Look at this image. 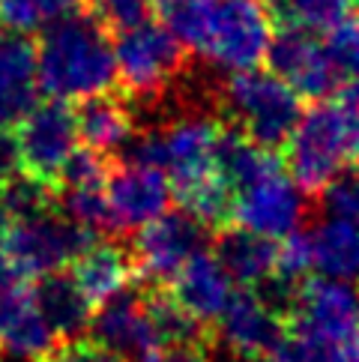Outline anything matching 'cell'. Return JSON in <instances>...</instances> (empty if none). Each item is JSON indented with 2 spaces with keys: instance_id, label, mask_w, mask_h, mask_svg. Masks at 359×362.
Segmentation results:
<instances>
[{
  "instance_id": "cell-27",
  "label": "cell",
  "mask_w": 359,
  "mask_h": 362,
  "mask_svg": "<svg viewBox=\"0 0 359 362\" xmlns=\"http://www.w3.org/2000/svg\"><path fill=\"white\" fill-rule=\"evenodd\" d=\"M317 195H320V210H324V216L356 218V213H359V192H356V183H353V171L336 177L332 183H326L324 189H320Z\"/></svg>"
},
{
  "instance_id": "cell-20",
  "label": "cell",
  "mask_w": 359,
  "mask_h": 362,
  "mask_svg": "<svg viewBox=\"0 0 359 362\" xmlns=\"http://www.w3.org/2000/svg\"><path fill=\"white\" fill-rule=\"evenodd\" d=\"M216 261L240 288H264L276 273V240L252 234L246 228H222L213 245Z\"/></svg>"
},
{
  "instance_id": "cell-33",
  "label": "cell",
  "mask_w": 359,
  "mask_h": 362,
  "mask_svg": "<svg viewBox=\"0 0 359 362\" xmlns=\"http://www.w3.org/2000/svg\"><path fill=\"white\" fill-rule=\"evenodd\" d=\"M18 281H28V279L18 273V267L12 264V257L6 255L4 245H0V291H6V288H12V284H18Z\"/></svg>"
},
{
  "instance_id": "cell-19",
  "label": "cell",
  "mask_w": 359,
  "mask_h": 362,
  "mask_svg": "<svg viewBox=\"0 0 359 362\" xmlns=\"http://www.w3.org/2000/svg\"><path fill=\"white\" fill-rule=\"evenodd\" d=\"M66 269L72 281L78 284V291L84 293V300L93 308L108 303L111 296L123 293L135 281L132 255L117 243L93 240Z\"/></svg>"
},
{
  "instance_id": "cell-12",
  "label": "cell",
  "mask_w": 359,
  "mask_h": 362,
  "mask_svg": "<svg viewBox=\"0 0 359 362\" xmlns=\"http://www.w3.org/2000/svg\"><path fill=\"white\" fill-rule=\"evenodd\" d=\"M213 323L216 339L234 359H269L288 332V312L258 288H240L230 291Z\"/></svg>"
},
{
  "instance_id": "cell-14",
  "label": "cell",
  "mask_w": 359,
  "mask_h": 362,
  "mask_svg": "<svg viewBox=\"0 0 359 362\" xmlns=\"http://www.w3.org/2000/svg\"><path fill=\"white\" fill-rule=\"evenodd\" d=\"M90 339L120 362H162L165 344L147 315L144 296L123 291L90 315Z\"/></svg>"
},
{
  "instance_id": "cell-32",
  "label": "cell",
  "mask_w": 359,
  "mask_h": 362,
  "mask_svg": "<svg viewBox=\"0 0 359 362\" xmlns=\"http://www.w3.org/2000/svg\"><path fill=\"white\" fill-rule=\"evenodd\" d=\"M18 171H21V159H18L16 135L6 132V129H0V186L9 183Z\"/></svg>"
},
{
  "instance_id": "cell-30",
  "label": "cell",
  "mask_w": 359,
  "mask_h": 362,
  "mask_svg": "<svg viewBox=\"0 0 359 362\" xmlns=\"http://www.w3.org/2000/svg\"><path fill=\"white\" fill-rule=\"evenodd\" d=\"M269 362H329L326 351L312 339H305L300 332H285V339L278 341V347L269 356Z\"/></svg>"
},
{
  "instance_id": "cell-22",
  "label": "cell",
  "mask_w": 359,
  "mask_h": 362,
  "mask_svg": "<svg viewBox=\"0 0 359 362\" xmlns=\"http://www.w3.org/2000/svg\"><path fill=\"white\" fill-rule=\"evenodd\" d=\"M30 288L45 320L57 332V339H75V335H81L90 327L93 305L84 300V293L78 291V284L72 281L66 269L33 279Z\"/></svg>"
},
{
  "instance_id": "cell-5",
  "label": "cell",
  "mask_w": 359,
  "mask_h": 362,
  "mask_svg": "<svg viewBox=\"0 0 359 362\" xmlns=\"http://www.w3.org/2000/svg\"><path fill=\"white\" fill-rule=\"evenodd\" d=\"M222 102L234 117L237 129L254 144L278 150L302 114V99L269 69H237L228 72Z\"/></svg>"
},
{
  "instance_id": "cell-26",
  "label": "cell",
  "mask_w": 359,
  "mask_h": 362,
  "mask_svg": "<svg viewBox=\"0 0 359 362\" xmlns=\"http://www.w3.org/2000/svg\"><path fill=\"white\" fill-rule=\"evenodd\" d=\"M320 40L332 60V66L341 75L344 81H353L356 72V60H359V30H356V18L344 16L341 21L329 24L326 30H320Z\"/></svg>"
},
{
  "instance_id": "cell-17",
  "label": "cell",
  "mask_w": 359,
  "mask_h": 362,
  "mask_svg": "<svg viewBox=\"0 0 359 362\" xmlns=\"http://www.w3.org/2000/svg\"><path fill=\"white\" fill-rule=\"evenodd\" d=\"M40 93L36 45L28 33L0 28V129L12 132L40 102Z\"/></svg>"
},
{
  "instance_id": "cell-35",
  "label": "cell",
  "mask_w": 359,
  "mask_h": 362,
  "mask_svg": "<svg viewBox=\"0 0 359 362\" xmlns=\"http://www.w3.org/2000/svg\"><path fill=\"white\" fill-rule=\"evenodd\" d=\"M234 362H269V359H234Z\"/></svg>"
},
{
  "instance_id": "cell-25",
  "label": "cell",
  "mask_w": 359,
  "mask_h": 362,
  "mask_svg": "<svg viewBox=\"0 0 359 362\" xmlns=\"http://www.w3.org/2000/svg\"><path fill=\"white\" fill-rule=\"evenodd\" d=\"M288 21L309 30H326L329 24L353 16V0H276Z\"/></svg>"
},
{
  "instance_id": "cell-11",
  "label": "cell",
  "mask_w": 359,
  "mask_h": 362,
  "mask_svg": "<svg viewBox=\"0 0 359 362\" xmlns=\"http://www.w3.org/2000/svg\"><path fill=\"white\" fill-rule=\"evenodd\" d=\"M21 159V171L42 183L54 186L63 162H66L78 141V126H75V111L69 102L45 99L24 114V120L12 129Z\"/></svg>"
},
{
  "instance_id": "cell-15",
  "label": "cell",
  "mask_w": 359,
  "mask_h": 362,
  "mask_svg": "<svg viewBox=\"0 0 359 362\" xmlns=\"http://www.w3.org/2000/svg\"><path fill=\"white\" fill-rule=\"evenodd\" d=\"M105 201L111 230H138L168 210L171 183L162 168L123 156L117 168H108Z\"/></svg>"
},
{
  "instance_id": "cell-31",
  "label": "cell",
  "mask_w": 359,
  "mask_h": 362,
  "mask_svg": "<svg viewBox=\"0 0 359 362\" xmlns=\"http://www.w3.org/2000/svg\"><path fill=\"white\" fill-rule=\"evenodd\" d=\"M162 362H213V354L207 339H195V341L168 344L162 354Z\"/></svg>"
},
{
  "instance_id": "cell-9",
  "label": "cell",
  "mask_w": 359,
  "mask_h": 362,
  "mask_svg": "<svg viewBox=\"0 0 359 362\" xmlns=\"http://www.w3.org/2000/svg\"><path fill=\"white\" fill-rule=\"evenodd\" d=\"M288 329L320 344L326 351V359L336 351H341V347L359 344L356 296L351 281L305 276L290 296Z\"/></svg>"
},
{
  "instance_id": "cell-16",
  "label": "cell",
  "mask_w": 359,
  "mask_h": 362,
  "mask_svg": "<svg viewBox=\"0 0 359 362\" xmlns=\"http://www.w3.org/2000/svg\"><path fill=\"white\" fill-rule=\"evenodd\" d=\"M60 339L45 320L28 281L0 291V354L40 362Z\"/></svg>"
},
{
  "instance_id": "cell-13",
  "label": "cell",
  "mask_w": 359,
  "mask_h": 362,
  "mask_svg": "<svg viewBox=\"0 0 359 362\" xmlns=\"http://www.w3.org/2000/svg\"><path fill=\"white\" fill-rule=\"evenodd\" d=\"M210 230L198 218H192L186 210L156 216L153 222L141 225L135 230L132 245V267L135 279L153 284H165L192 255L207 249Z\"/></svg>"
},
{
  "instance_id": "cell-7",
  "label": "cell",
  "mask_w": 359,
  "mask_h": 362,
  "mask_svg": "<svg viewBox=\"0 0 359 362\" xmlns=\"http://www.w3.org/2000/svg\"><path fill=\"white\" fill-rule=\"evenodd\" d=\"M96 240L93 230L72 222L69 216L48 206L42 213H33L28 218L9 222L0 245L12 257L24 279H40L48 273L66 269L90 243Z\"/></svg>"
},
{
  "instance_id": "cell-10",
  "label": "cell",
  "mask_w": 359,
  "mask_h": 362,
  "mask_svg": "<svg viewBox=\"0 0 359 362\" xmlns=\"http://www.w3.org/2000/svg\"><path fill=\"white\" fill-rule=\"evenodd\" d=\"M264 60H269V72H276L288 87L297 90L300 99H326L353 84L344 81L332 66L320 30H309L293 21L273 30Z\"/></svg>"
},
{
  "instance_id": "cell-4",
  "label": "cell",
  "mask_w": 359,
  "mask_h": 362,
  "mask_svg": "<svg viewBox=\"0 0 359 362\" xmlns=\"http://www.w3.org/2000/svg\"><path fill=\"white\" fill-rule=\"evenodd\" d=\"M225 126L207 111H186L171 117L159 129H147L144 135H132L123 147L126 159L156 165L171 183V198L186 195L219 171V141Z\"/></svg>"
},
{
  "instance_id": "cell-21",
  "label": "cell",
  "mask_w": 359,
  "mask_h": 362,
  "mask_svg": "<svg viewBox=\"0 0 359 362\" xmlns=\"http://www.w3.org/2000/svg\"><path fill=\"white\" fill-rule=\"evenodd\" d=\"M75 126H78L81 144L102 153V156L123 153V147L135 135V120L129 105L111 93L81 99V108L75 111Z\"/></svg>"
},
{
  "instance_id": "cell-6",
  "label": "cell",
  "mask_w": 359,
  "mask_h": 362,
  "mask_svg": "<svg viewBox=\"0 0 359 362\" xmlns=\"http://www.w3.org/2000/svg\"><path fill=\"white\" fill-rule=\"evenodd\" d=\"M186 48L159 21L141 18L114 40V75L132 99H156L183 72Z\"/></svg>"
},
{
  "instance_id": "cell-8",
  "label": "cell",
  "mask_w": 359,
  "mask_h": 362,
  "mask_svg": "<svg viewBox=\"0 0 359 362\" xmlns=\"http://www.w3.org/2000/svg\"><path fill=\"white\" fill-rule=\"evenodd\" d=\"M230 192H234L230 222H237V228H246L266 240H281L302 228L305 192L290 180L278 156Z\"/></svg>"
},
{
  "instance_id": "cell-2",
  "label": "cell",
  "mask_w": 359,
  "mask_h": 362,
  "mask_svg": "<svg viewBox=\"0 0 359 362\" xmlns=\"http://www.w3.org/2000/svg\"><path fill=\"white\" fill-rule=\"evenodd\" d=\"M36 75L48 99L81 102L108 93L114 75V40L93 12L72 9L42 28L36 42Z\"/></svg>"
},
{
  "instance_id": "cell-29",
  "label": "cell",
  "mask_w": 359,
  "mask_h": 362,
  "mask_svg": "<svg viewBox=\"0 0 359 362\" xmlns=\"http://www.w3.org/2000/svg\"><path fill=\"white\" fill-rule=\"evenodd\" d=\"M93 16L105 24V28H129V24L147 18L150 0H90Z\"/></svg>"
},
{
  "instance_id": "cell-23",
  "label": "cell",
  "mask_w": 359,
  "mask_h": 362,
  "mask_svg": "<svg viewBox=\"0 0 359 362\" xmlns=\"http://www.w3.org/2000/svg\"><path fill=\"white\" fill-rule=\"evenodd\" d=\"M312 243V267L317 276L351 281L359 267V234L356 218H332L324 216L314 230H309Z\"/></svg>"
},
{
  "instance_id": "cell-18",
  "label": "cell",
  "mask_w": 359,
  "mask_h": 362,
  "mask_svg": "<svg viewBox=\"0 0 359 362\" xmlns=\"http://www.w3.org/2000/svg\"><path fill=\"white\" fill-rule=\"evenodd\" d=\"M162 288L189 317H195L198 323H213L234 291V281L228 279L216 255L204 249L192 255Z\"/></svg>"
},
{
  "instance_id": "cell-34",
  "label": "cell",
  "mask_w": 359,
  "mask_h": 362,
  "mask_svg": "<svg viewBox=\"0 0 359 362\" xmlns=\"http://www.w3.org/2000/svg\"><path fill=\"white\" fill-rule=\"evenodd\" d=\"M6 228H9V213H6V206H4V201H0V240H4V234H6Z\"/></svg>"
},
{
  "instance_id": "cell-24",
  "label": "cell",
  "mask_w": 359,
  "mask_h": 362,
  "mask_svg": "<svg viewBox=\"0 0 359 362\" xmlns=\"http://www.w3.org/2000/svg\"><path fill=\"white\" fill-rule=\"evenodd\" d=\"M78 9V0H0V28L33 33Z\"/></svg>"
},
{
  "instance_id": "cell-1",
  "label": "cell",
  "mask_w": 359,
  "mask_h": 362,
  "mask_svg": "<svg viewBox=\"0 0 359 362\" xmlns=\"http://www.w3.org/2000/svg\"><path fill=\"white\" fill-rule=\"evenodd\" d=\"M156 21L222 72L261 66L276 18L266 0H150Z\"/></svg>"
},
{
  "instance_id": "cell-28",
  "label": "cell",
  "mask_w": 359,
  "mask_h": 362,
  "mask_svg": "<svg viewBox=\"0 0 359 362\" xmlns=\"http://www.w3.org/2000/svg\"><path fill=\"white\" fill-rule=\"evenodd\" d=\"M40 362H120V359L108 354L99 341L75 335V339H60Z\"/></svg>"
},
{
  "instance_id": "cell-3",
  "label": "cell",
  "mask_w": 359,
  "mask_h": 362,
  "mask_svg": "<svg viewBox=\"0 0 359 362\" xmlns=\"http://www.w3.org/2000/svg\"><path fill=\"white\" fill-rule=\"evenodd\" d=\"M285 171L305 195H317L336 177L353 171L359 147L356 90L348 84L336 96L314 99L312 108H302L297 126L285 144Z\"/></svg>"
}]
</instances>
